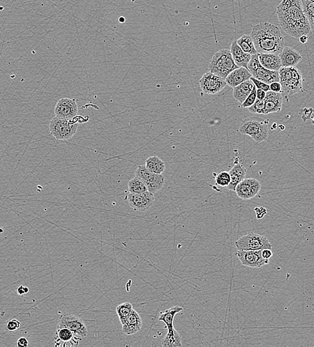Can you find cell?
I'll return each instance as SVG.
<instances>
[{"label": "cell", "mask_w": 314, "mask_h": 347, "mask_svg": "<svg viewBox=\"0 0 314 347\" xmlns=\"http://www.w3.org/2000/svg\"><path fill=\"white\" fill-rule=\"evenodd\" d=\"M78 112V107L75 99L62 98L58 101L54 109L56 116L60 118L71 119L77 116Z\"/></svg>", "instance_id": "16"}, {"label": "cell", "mask_w": 314, "mask_h": 347, "mask_svg": "<svg viewBox=\"0 0 314 347\" xmlns=\"http://www.w3.org/2000/svg\"><path fill=\"white\" fill-rule=\"evenodd\" d=\"M277 127H278V125H277L276 123H273L272 126H271V127H272V130H276L277 128Z\"/></svg>", "instance_id": "45"}, {"label": "cell", "mask_w": 314, "mask_h": 347, "mask_svg": "<svg viewBox=\"0 0 314 347\" xmlns=\"http://www.w3.org/2000/svg\"><path fill=\"white\" fill-rule=\"evenodd\" d=\"M249 111L253 114H265V101L257 99L255 103L248 108Z\"/></svg>", "instance_id": "33"}, {"label": "cell", "mask_w": 314, "mask_h": 347, "mask_svg": "<svg viewBox=\"0 0 314 347\" xmlns=\"http://www.w3.org/2000/svg\"><path fill=\"white\" fill-rule=\"evenodd\" d=\"M259 63L264 68L272 71H278L282 68L280 55L258 53Z\"/></svg>", "instance_id": "22"}, {"label": "cell", "mask_w": 314, "mask_h": 347, "mask_svg": "<svg viewBox=\"0 0 314 347\" xmlns=\"http://www.w3.org/2000/svg\"><path fill=\"white\" fill-rule=\"evenodd\" d=\"M125 20H126V19H125V17L123 16L120 17L119 18V22L120 23H121V24L124 23L125 22Z\"/></svg>", "instance_id": "44"}, {"label": "cell", "mask_w": 314, "mask_h": 347, "mask_svg": "<svg viewBox=\"0 0 314 347\" xmlns=\"http://www.w3.org/2000/svg\"><path fill=\"white\" fill-rule=\"evenodd\" d=\"M230 174L231 182L227 189L229 190L236 191L238 184L245 179L246 176L247 170L242 164L238 163L229 172Z\"/></svg>", "instance_id": "23"}, {"label": "cell", "mask_w": 314, "mask_h": 347, "mask_svg": "<svg viewBox=\"0 0 314 347\" xmlns=\"http://www.w3.org/2000/svg\"><path fill=\"white\" fill-rule=\"evenodd\" d=\"M183 310V308L180 307V306H174L166 310L164 312L160 313L159 318L158 319L160 321L163 322L167 326V329H168V333H173L174 332L175 329L174 328L173 322L174 318L176 314L181 312Z\"/></svg>", "instance_id": "24"}, {"label": "cell", "mask_w": 314, "mask_h": 347, "mask_svg": "<svg viewBox=\"0 0 314 347\" xmlns=\"http://www.w3.org/2000/svg\"><path fill=\"white\" fill-rule=\"evenodd\" d=\"M248 70L251 74L252 77L270 85L271 83L280 81V74L278 71H272L264 68L259 63L258 53L252 55L251 60L248 65Z\"/></svg>", "instance_id": "7"}, {"label": "cell", "mask_w": 314, "mask_h": 347, "mask_svg": "<svg viewBox=\"0 0 314 347\" xmlns=\"http://www.w3.org/2000/svg\"><path fill=\"white\" fill-rule=\"evenodd\" d=\"M276 13L282 29L291 37L298 39L311 32L301 0H282L277 7Z\"/></svg>", "instance_id": "1"}, {"label": "cell", "mask_w": 314, "mask_h": 347, "mask_svg": "<svg viewBox=\"0 0 314 347\" xmlns=\"http://www.w3.org/2000/svg\"><path fill=\"white\" fill-rule=\"evenodd\" d=\"M256 91L257 88L255 87V85H254L251 93L250 94V95H249L248 97H247V98L245 99L243 103L241 104H242L243 108H245V109H248V108L251 107V106L255 103V101L257 100Z\"/></svg>", "instance_id": "34"}, {"label": "cell", "mask_w": 314, "mask_h": 347, "mask_svg": "<svg viewBox=\"0 0 314 347\" xmlns=\"http://www.w3.org/2000/svg\"><path fill=\"white\" fill-rule=\"evenodd\" d=\"M132 310H133V307H132V304L128 302L119 304L116 308V313H117L122 325H124L125 322L126 321L127 318L129 316L130 313L132 312Z\"/></svg>", "instance_id": "29"}, {"label": "cell", "mask_w": 314, "mask_h": 347, "mask_svg": "<svg viewBox=\"0 0 314 347\" xmlns=\"http://www.w3.org/2000/svg\"><path fill=\"white\" fill-rule=\"evenodd\" d=\"M199 84L202 91L207 95L218 94L227 86L225 79L211 72L203 75L199 79Z\"/></svg>", "instance_id": "10"}, {"label": "cell", "mask_w": 314, "mask_h": 347, "mask_svg": "<svg viewBox=\"0 0 314 347\" xmlns=\"http://www.w3.org/2000/svg\"><path fill=\"white\" fill-rule=\"evenodd\" d=\"M142 320L140 315L135 310H132L126 321L123 325V332L126 335H132L141 331Z\"/></svg>", "instance_id": "20"}, {"label": "cell", "mask_w": 314, "mask_h": 347, "mask_svg": "<svg viewBox=\"0 0 314 347\" xmlns=\"http://www.w3.org/2000/svg\"><path fill=\"white\" fill-rule=\"evenodd\" d=\"M265 101V115L271 113L279 112L282 110L283 106V98L282 93L268 91L266 93Z\"/></svg>", "instance_id": "17"}, {"label": "cell", "mask_w": 314, "mask_h": 347, "mask_svg": "<svg viewBox=\"0 0 314 347\" xmlns=\"http://www.w3.org/2000/svg\"><path fill=\"white\" fill-rule=\"evenodd\" d=\"M81 341V336L77 335L69 329L61 327L56 329L53 344L58 347H75L78 346Z\"/></svg>", "instance_id": "14"}, {"label": "cell", "mask_w": 314, "mask_h": 347, "mask_svg": "<svg viewBox=\"0 0 314 347\" xmlns=\"http://www.w3.org/2000/svg\"><path fill=\"white\" fill-rule=\"evenodd\" d=\"M29 288L26 287V286H23V285H20V286H19V287L17 288L16 292L17 295L23 296L25 295L26 294H28V293H29Z\"/></svg>", "instance_id": "40"}, {"label": "cell", "mask_w": 314, "mask_h": 347, "mask_svg": "<svg viewBox=\"0 0 314 347\" xmlns=\"http://www.w3.org/2000/svg\"><path fill=\"white\" fill-rule=\"evenodd\" d=\"M269 87H270V91H272L273 93H282V85L280 84V81L271 83L269 85Z\"/></svg>", "instance_id": "38"}, {"label": "cell", "mask_w": 314, "mask_h": 347, "mask_svg": "<svg viewBox=\"0 0 314 347\" xmlns=\"http://www.w3.org/2000/svg\"><path fill=\"white\" fill-rule=\"evenodd\" d=\"M253 86V81L251 79H249L235 87L233 92L234 98L240 103L243 104L247 97L251 93Z\"/></svg>", "instance_id": "25"}, {"label": "cell", "mask_w": 314, "mask_h": 347, "mask_svg": "<svg viewBox=\"0 0 314 347\" xmlns=\"http://www.w3.org/2000/svg\"><path fill=\"white\" fill-rule=\"evenodd\" d=\"M135 176L144 182L149 192L155 194L163 188L165 177L162 174L153 173L145 166L139 165L135 171Z\"/></svg>", "instance_id": "9"}, {"label": "cell", "mask_w": 314, "mask_h": 347, "mask_svg": "<svg viewBox=\"0 0 314 347\" xmlns=\"http://www.w3.org/2000/svg\"><path fill=\"white\" fill-rule=\"evenodd\" d=\"M236 247L237 251L272 249V245L266 237L254 233H249L238 239L236 242Z\"/></svg>", "instance_id": "8"}, {"label": "cell", "mask_w": 314, "mask_h": 347, "mask_svg": "<svg viewBox=\"0 0 314 347\" xmlns=\"http://www.w3.org/2000/svg\"><path fill=\"white\" fill-rule=\"evenodd\" d=\"M3 233V230L2 228H0V234H2Z\"/></svg>", "instance_id": "47"}, {"label": "cell", "mask_w": 314, "mask_h": 347, "mask_svg": "<svg viewBox=\"0 0 314 347\" xmlns=\"http://www.w3.org/2000/svg\"><path fill=\"white\" fill-rule=\"evenodd\" d=\"M17 347H27L28 346V339L25 337H22L17 340L16 343Z\"/></svg>", "instance_id": "41"}, {"label": "cell", "mask_w": 314, "mask_h": 347, "mask_svg": "<svg viewBox=\"0 0 314 347\" xmlns=\"http://www.w3.org/2000/svg\"><path fill=\"white\" fill-rule=\"evenodd\" d=\"M239 68L235 63L230 49H221L213 56L209 65V72L226 79L232 71Z\"/></svg>", "instance_id": "6"}, {"label": "cell", "mask_w": 314, "mask_h": 347, "mask_svg": "<svg viewBox=\"0 0 314 347\" xmlns=\"http://www.w3.org/2000/svg\"><path fill=\"white\" fill-rule=\"evenodd\" d=\"M128 205L135 211L144 212L153 206L155 196L153 193L146 191L139 194H131L127 196Z\"/></svg>", "instance_id": "11"}, {"label": "cell", "mask_w": 314, "mask_h": 347, "mask_svg": "<svg viewBox=\"0 0 314 347\" xmlns=\"http://www.w3.org/2000/svg\"><path fill=\"white\" fill-rule=\"evenodd\" d=\"M254 211L255 212L257 219H258V220L259 219H262L267 214V210L263 206L256 207L254 209Z\"/></svg>", "instance_id": "37"}, {"label": "cell", "mask_w": 314, "mask_h": 347, "mask_svg": "<svg viewBox=\"0 0 314 347\" xmlns=\"http://www.w3.org/2000/svg\"><path fill=\"white\" fill-rule=\"evenodd\" d=\"M282 92L286 96L303 92L301 71L294 67H282L278 71Z\"/></svg>", "instance_id": "4"}, {"label": "cell", "mask_w": 314, "mask_h": 347, "mask_svg": "<svg viewBox=\"0 0 314 347\" xmlns=\"http://www.w3.org/2000/svg\"><path fill=\"white\" fill-rule=\"evenodd\" d=\"M252 81H253V84L256 87L257 89H260L264 90V91L267 92L270 91V87L269 85L266 84V83L263 82V81L258 80V79H254L253 77H251L250 79Z\"/></svg>", "instance_id": "35"}, {"label": "cell", "mask_w": 314, "mask_h": 347, "mask_svg": "<svg viewBox=\"0 0 314 347\" xmlns=\"http://www.w3.org/2000/svg\"><path fill=\"white\" fill-rule=\"evenodd\" d=\"M21 323L17 319H12L9 320L6 323V329L10 332H14L17 331L20 327Z\"/></svg>", "instance_id": "36"}, {"label": "cell", "mask_w": 314, "mask_h": 347, "mask_svg": "<svg viewBox=\"0 0 314 347\" xmlns=\"http://www.w3.org/2000/svg\"><path fill=\"white\" fill-rule=\"evenodd\" d=\"M162 346L163 347H182L181 343V337L180 336L179 332L176 331V329L173 333H168L166 334L165 337L164 338L162 341Z\"/></svg>", "instance_id": "30"}, {"label": "cell", "mask_w": 314, "mask_h": 347, "mask_svg": "<svg viewBox=\"0 0 314 347\" xmlns=\"http://www.w3.org/2000/svg\"><path fill=\"white\" fill-rule=\"evenodd\" d=\"M231 54L233 59L238 67L248 68V65L251 58V55L243 52L242 49L239 47L237 40L232 42L230 47Z\"/></svg>", "instance_id": "21"}, {"label": "cell", "mask_w": 314, "mask_h": 347, "mask_svg": "<svg viewBox=\"0 0 314 347\" xmlns=\"http://www.w3.org/2000/svg\"><path fill=\"white\" fill-rule=\"evenodd\" d=\"M279 128L281 130H285V126L283 125H279Z\"/></svg>", "instance_id": "46"}, {"label": "cell", "mask_w": 314, "mask_h": 347, "mask_svg": "<svg viewBox=\"0 0 314 347\" xmlns=\"http://www.w3.org/2000/svg\"><path fill=\"white\" fill-rule=\"evenodd\" d=\"M215 184L220 187H227L231 182L230 174L227 171H222L215 176Z\"/></svg>", "instance_id": "32"}, {"label": "cell", "mask_w": 314, "mask_h": 347, "mask_svg": "<svg viewBox=\"0 0 314 347\" xmlns=\"http://www.w3.org/2000/svg\"><path fill=\"white\" fill-rule=\"evenodd\" d=\"M301 2L310 22L311 32L314 35V0H301Z\"/></svg>", "instance_id": "28"}, {"label": "cell", "mask_w": 314, "mask_h": 347, "mask_svg": "<svg viewBox=\"0 0 314 347\" xmlns=\"http://www.w3.org/2000/svg\"><path fill=\"white\" fill-rule=\"evenodd\" d=\"M252 77L251 74L249 72L248 68L239 67L232 71L225 79L227 85L234 88L241 84L244 81L249 80Z\"/></svg>", "instance_id": "19"}, {"label": "cell", "mask_w": 314, "mask_h": 347, "mask_svg": "<svg viewBox=\"0 0 314 347\" xmlns=\"http://www.w3.org/2000/svg\"><path fill=\"white\" fill-rule=\"evenodd\" d=\"M145 166L150 171L158 174H162L166 168L165 162L157 156L148 158L146 160Z\"/></svg>", "instance_id": "26"}, {"label": "cell", "mask_w": 314, "mask_h": 347, "mask_svg": "<svg viewBox=\"0 0 314 347\" xmlns=\"http://www.w3.org/2000/svg\"><path fill=\"white\" fill-rule=\"evenodd\" d=\"M298 39H299V42H300L301 44H306L307 42H308L309 37L308 36V35H303L299 37Z\"/></svg>", "instance_id": "43"}, {"label": "cell", "mask_w": 314, "mask_h": 347, "mask_svg": "<svg viewBox=\"0 0 314 347\" xmlns=\"http://www.w3.org/2000/svg\"><path fill=\"white\" fill-rule=\"evenodd\" d=\"M251 36L257 53L280 55L283 50L285 41L281 30L270 23L255 25L252 29Z\"/></svg>", "instance_id": "2"}, {"label": "cell", "mask_w": 314, "mask_h": 347, "mask_svg": "<svg viewBox=\"0 0 314 347\" xmlns=\"http://www.w3.org/2000/svg\"><path fill=\"white\" fill-rule=\"evenodd\" d=\"M262 255L265 259L269 260L273 256L272 249L262 250Z\"/></svg>", "instance_id": "39"}, {"label": "cell", "mask_w": 314, "mask_h": 347, "mask_svg": "<svg viewBox=\"0 0 314 347\" xmlns=\"http://www.w3.org/2000/svg\"><path fill=\"white\" fill-rule=\"evenodd\" d=\"M282 67H294L302 60V56L296 49L289 47H284L280 54Z\"/></svg>", "instance_id": "18"}, {"label": "cell", "mask_w": 314, "mask_h": 347, "mask_svg": "<svg viewBox=\"0 0 314 347\" xmlns=\"http://www.w3.org/2000/svg\"><path fill=\"white\" fill-rule=\"evenodd\" d=\"M69 329L72 332L81 337H86L88 329L84 321L75 315H63L58 320L57 328Z\"/></svg>", "instance_id": "12"}, {"label": "cell", "mask_w": 314, "mask_h": 347, "mask_svg": "<svg viewBox=\"0 0 314 347\" xmlns=\"http://www.w3.org/2000/svg\"><path fill=\"white\" fill-rule=\"evenodd\" d=\"M237 43L243 52L251 54V56L257 54L251 35H243L241 38L237 40Z\"/></svg>", "instance_id": "27"}, {"label": "cell", "mask_w": 314, "mask_h": 347, "mask_svg": "<svg viewBox=\"0 0 314 347\" xmlns=\"http://www.w3.org/2000/svg\"><path fill=\"white\" fill-rule=\"evenodd\" d=\"M262 250L259 251H237V256L241 264L251 268H261L269 264V260L265 259L262 255Z\"/></svg>", "instance_id": "15"}, {"label": "cell", "mask_w": 314, "mask_h": 347, "mask_svg": "<svg viewBox=\"0 0 314 347\" xmlns=\"http://www.w3.org/2000/svg\"><path fill=\"white\" fill-rule=\"evenodd\" d=\"M262 189L260 182L255 178H245L238 184L236 192L242 200H250L255 197Z\"/></svg>", "instance_id": "13"}, {"label": "cell", "mask_w": 314, "mask_h": 347, "mask_svg": "<svg viewBox=\"0 0 314 347\" xmlns=\"http://www.w3.org/2000/svg\"><path fill=\"white\" fill-rule=\"evenodd\" d=\"M239 131L241 134L250 136L257 142H262L266 141L269 136L268 120L255 116L247 118L241 122Z\"/></svg>", "instance_id": "5"}, {"label": "cell", "mask_w": 314, "mask_h": 347, "mask_svg": "<svg viewBox=\"0 0 314 347\" xmlns=\"http://www.w3.org/2000/svg\"><path fill=\"white\" fill-rule=\"evenodd\" d=\"M85 121L84 117L78 115L71 119L55 116L51 120L49 129L58 141H68L77 134L79 124Z\"/></svg>", "instance_id": "3"}, {"label": "cell", "mask_w": 314, "mask_h": 347, "mask_svg": "<svg viewBox=\"0 0 314 347\" xmlns=\"http://www.w3.org/2000/svg\"><path fill=\"white\" fill-rule=\"evenodd\" d=\"M256 95L257 99H258V100H264L265 98H266V92L262 90L257 89Z\"/></svg>", "instance_id": "42"}, {"label": "cell", "mask_w": 314, "mask_h": 347, "mask_svg": "<svg viewBox=\"0 0 314 347\" xmlns=\"http://www.w3.org/2000/svg\"><path fill=\"white\" fill-rule=\"evenodd\" d=\"M128 191L131 194H139L148 191L147 188L144 185V182L142 181L137 176L132 178L128 182Z\"/></svg>", "instance_id": "31"}]
</instances>
